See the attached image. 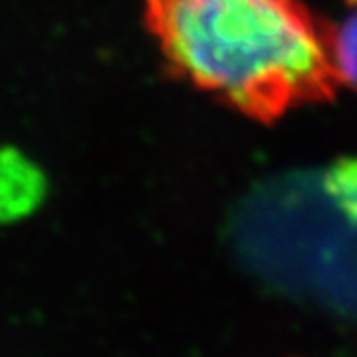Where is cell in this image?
Returning <instances> with one entry per match:
<instances>
[{
	"label": "cell",
	"mask_w": 357,
	"mask_h": 357,
	"mask_svg": "<svg viewBox=\"0 0 357 357\" xmlns=\"http://www.w3.org/2000/svg\"><path fill=\"white\" fill-rule=\"evenodd\" d=\"M171 68L270 121L333 93L326 28L296 0H145Z\"/></svg>",
	"instance_id": "6da1fadb"
},
{
	"label": "cell",
	"mask_w": 357,
	"mask_h": 357,
	"mask_svg": "<svg viewBox=\"0 0 357 357\" xmlns=\"http://www.w3.org/2000/svg\"><path fill=\"white\" fill-rule=\"evenodd\" d=\"M50 195V178L36 159L16 145H0V227L24 222Z\"/></svg>",
	"instance_id": "7a4b0ae2"
},
{
	"label": "cell",
	"mask_w": 357,
	"mask_h": 357,
	"mask_svg": "<svg viewBox=\"0 0 357 357\" xmlns=\"http://www.w3.org/2000/svg\"><path fill=\"white\" fill-rule=\"evenodd\" d=\"M356 8L333 28H326L328 54L335 79L357 91V0Z\"/></svg>",
	"instance_id": "3957f363"
}]
</instances>
